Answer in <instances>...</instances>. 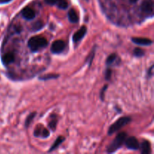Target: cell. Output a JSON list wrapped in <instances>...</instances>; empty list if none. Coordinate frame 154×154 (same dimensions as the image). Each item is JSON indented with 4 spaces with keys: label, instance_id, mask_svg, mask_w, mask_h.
Segmentation results:
<instances>
[{
    "label": "cell",
    "instance_id": "6da1fadb",
    "mask_svg": "<svg viewBox=\"0 0 154 154\" xmlns=\"http://www.w3.org/2000/svg\"><path fill=\"white\" fill-rule=\"evenodd\" d=\"M48 42L45 38L42 36H34L32 37L28 42V47L32 52H36L39 50L48 46Z\"/></svg>",
    "mask_w": 154,
    "mask_h": 154
},
{
    "label": "cell",
    "instance_id": "7a4b0ae2",
    "mask_svg": "<svg viewBox=\"0 0 154 154\" xmlns=\"http://www.w3.org/2000/svg\"><path fill=\"white\" fill-rule=\"evenodd\" d=\"M126 138V132H120V133H119L118 135H117V137L114 138V141L111 142V144L108 147V150H107L108 153H114L116 150H118V149L123 144Z\"/></svg>",
    "mask_w": 154,
    "mask_h": 154
},
{
    "label": "cell",
    "instance_id": "3957f363",
    "mask_svg": "<svg viewBox=\"0 0 154 154\" xmlns=\"http://www.w3.org/2000/svg\"><path fill=\"white\" fill-rule=\"evenodd\" d=\"M131 121V117H120L119 120H117V121L114 123H113L111 126H110L109 129H108V135H112L114 132H116L117 131L120 130L121 128H123V126H126L129 122Z\"/></svg>",
    "mask_w": 154,
    "mask_h": 154
},
{
    "label": "cell",
    "instance_id": "277c9868",
    "mask_svg": "<svg viewBox=\"0 0 154 154\" xmlns=\"http://www.w3.org/2000/svg\"><path fill=\"white\" fill-rule=\"evenodd\" d=\"M65 47H66V44L63 41H55L51 45V51L53 54H60L65 49Z\"/></svg>",
    "mask_w": 154,
    "mask_h": 154
},
{
    "label": "cell",
    "instance_id": "5b68a950",
    "mask_svg": "<svg viewBox=\"0 0 154 154\" xmlns=\"http://www.w3.org/2000/svg\"><path fill=\"white\" fill-rule=\"evenodd\" d=\"M141 11L147 14L153 15V2L152 0H144L141 6Z\"/></svg>",
    "mask_w": 154,
    "mask_h": 154
},
{
    "label": "cell",
    "instance_id": "8992f818",
    "mask_svg": "<svg viewBox=\"0 0 154 154\" xmlns=\"http://www.w3.org/2000/svg\"><path fill=\"white\" fill-rule=\"evenodd\" d=\"M126 146L130 150H136L139 149V143L135 137H130L128 138L126 141Z\"/></svg>",
    "mask_w": 154,
    "mask_h": 154
},
{
    "label": "cell",
    "instance_id": "52a82bcc",
    "mask_svg": "<svg viewBox=\"0 0 154 154\" xmlns=\"http://www.w3.org/2000/svg\"><path fill=\"white\" fill-rule=\"evenodd\" d=\"M22 16L27 20H31L34 19L35 17V12L29 7L24 8L22 11Z\"/></svg>",
    "mask_w": 154,
    "mask_h": 154
},
{
    "label": "cell",
    "instance_id": "ba28073f",
    "mask_svg": "<svg viewBox=\"0 0 154 154\" xmlns=\"http://www.w3.org/2000/svg\"><path fill=\"white\" fill-rule=\"evenodd\" d=\"M87 27H86L85 26H83L81 27L78 31H77L74 34L73 38H72L74 42H79V41H81V39L85 36L86 33H87Z\"/></svg>",
    "mask_w": 154,
    "mask_h": 154
},
{
    "label": "cell",
    "instance_id": "9c48e42d",
    "mask_svg": "<svg viewBox=\"0 0 154 154\" xmlns=\"http://www.w3.org/2000/svg\"><path fill=\"white\" fill-rule=\"evenodd\" d=\"M132 41L136 45H146V46H149L153 43L150 39L146 38H132Z\"/></svg>",
    "mask_w": 154,
    "mask_h": 154
},
{
    "label": "cell",
    "instance_id": "30bf717a",
    "mask_svg": "<svg viewBox=\"0 0 154 154\" xmlns=\"http://www.w3.org/2000/svg\"><path fill=\"white\" fill-rule=\"evenodd\" d=\"M15 60V57L14 54L13 53H7V54H5L2 57V63L3 64H5V66L7 65L11 64V63H13Z\"/></svg>",
    "mask_w": 154,
    "mask_h": 154
},
{
    "label": "cell",
    "instance_id": "8fae6325",
    "mask_svg": "<svg viewBox=\"0 0 154 154\" xmlns=\"http://www.w3.org/2000/svg\"><path fill=\"white\" fill-rule=\"evenodd\" d=\"M68 17H69V20L71 23H77L79 21V17L78 16V14L76 13L74 9H71L68 13Z\"/></svg>",
    "mask_w": 154,
    "mask_h": 154
},
{
    "label": "cell",
    "instance_id": "7c38bea8",
    "mask_svg": "<svg viewBox=\"0 0 154 154\" xmlns=\"http://www.w3.org/2000/svg\"><path fill=\"white\" fill-rule=\"evenodd\" d=\"M141 152L142 154H149L151 152V146L148 141H144L141 144Z\"/></svg>",
    "mask_w": 154,
    "mask_h": 154
},
{
    "label": "cell",
    "instance_id": "4fadbf2b",
    "mask_svg": "<svg viewBox=\"0 0 154 154\" xmlns=\"http://www.w3.org/2000/svg\"><path fill=\"white\" fill-rule=\"evenodd\" d=\"M34 135L35 137H43V138H48L50 135L49 131L47 129H36V130L35 131Z\"/></svg>",
    "mask_w": 154,
    "mask_h": 154
},
{
    "label": "cell",
    "instance_id": "5bb4252c",
    "mask_svg": "<svg viewBox=\"0 0 154 154\" xmlns=\"http://www.w3.org/2000/svg\"><path fill=\"white\" fill-rule=\"evenodd\" d=\"M64 141H65L64 137H63V136L58 137V138H57V140L55 141V142L54 143V144H53V145L51 146V148H50L49 152H51V151H53V150H56L57 148H58L59 146H60V144H61Z\"/></svg>",
    "mask_w": 154,
    "mask_h": 154
},
{
    "label": "cell",
    "instance_id": "9a60e30c",
    "mask_svg": "<svg viewBox=\"0 0 154 154\" xmlns=\"http://www.w3.org/2000/svg\"><path fill=\"white\" fill-rule=\"evenodd\" d=\"M43 26H44V23L41 20H38L36 21V22H35L32 25L31 29L32 31H34V32L38 31V30L42 29L43 28Z\"/></svg>",
    "mask_w": 154,
    "mask_h": 154
},
{
    "label": "cell",
    "instance_id": "2e32d148",
    "mask_svg": "<svg viewBox=\"0 0 154 154\" xmlns=\"http://www.w3.org/2000/svg\"><path fill=\"white\" fill-rule=\"evenodd\" d=\"M56 5L58 6L59 8L64 9V10L69 7V4H68V2L66 0H58Z\"/></svg>",
    "mask_w": 154,
    "mask_h": 154
},
{
    "label": "cell",
    "instance_id": "e0dca14e",
    "mask_svg": "<svg viewBox=\"0 0 154 154\" xmlns=\"http://www.w3.org/2000/svg\"><path fill=\"white\" fill-rule=\"evenodd\" d=\"M59 76H60V75H55V74H48V75L40 77L39 79L42 80V81H47V80H50V79H56V78H59Z\"/></svg>",
    "mask_w": 154,
    "mask_h": 154
},
{
    "label": "cell",
    "instance_id": "ac0fdd59",
    "mask_svg": "<svg viewBox=\"0 0 154 154\" xmlns=\"http://www.w3.org/2000/svg\"><path fill=\"white\" fill-rule=\"evenodd\" d=\"M35 115H36V113L32 112V113H31V114H30L28 117H27L26 120V121H25L26 127H28V126H29L30 123H31V122L32 121V120L34 119V117H35Z\"/></svg>",
    "mask_w": 154,
    "mask_h": 154
},
{
    "label": "cell",
    "instance_id": "d6986e66",
    "mask_svg": "<svg viewBox=\"0 0 154 154\" xmlns=\"http://www.w3.org/2000/svg\"><path fill=\"white\" fill-rule=\"evenodd\" d=\"M57 117L55 115H53V119L51 120V121L50 122L49 126L53 131H55L56 127H57Z\"/></svg>",
    "mask_w": 154,
    "mask_h": 154
},
{
    "label": "cell",
    "instance_id": "ffe728a7",
    "mask_svg": "<svg viewBox=\"0 0 154 154\" xmlns=\"http://www.w3.org/2000/svg\"><path fill=\"white\" fill-rule=\"evenodd\" d=\"M117 58V54H111V55H110L109 57H108V59H107L106 64L108 65V66H109V65L112 64V63H114V61H115V60Z\"/></svg>",
    "mask_w": 154,
    "mask_h": 154
},
{
    "label": "cell",
    "instance_id": "44dd1931",
    "mask_svg": "<svg viewBox=\"0 0 154 154\" xmlns=\"http://www.w3.org/2000/svg\"><path fill=\"white\" fill-rule=\"evenodd\" d=\"M134 55L137 57H141L144 55V51L139 48H137L134 50Z\"/></svg>",
    "mask_w": 154,
    "mask_h": 154
},
{
    "label": "cell",
    "instance_id": "7402d4cb",
    "mask_svg": "<svg viewBox=\"0 0 154 154\" xmlns=\"http://www.w3.org/2000/svg\"><path fill=\"white\" fill-rule=\"evenodd\" d=\"M111 75H112V71L110 69H108L105 72V79L110 80L111 78Z\"/></svg>",
    "mask_w": 154,
    "mask_h": 154
},
{
    "label": "cell",
    "instance_id": "603a6c76",
    "mask_svg": "<svg viewBox=\"0 0 154 154\" xmlns=\"http://www.w3.org/2000/svg\"><path fill=\"white\" fill-rule=\"evenodd\" d=\"M107 87H108V85L104 86V87L102 89L100 92V98L102 101H104V99H105V92L107 90Z\"/></svg>",
    "mask_w": 154,
    "mask_h": 154
},
{
    "label": "cell",
    "instance_id": "cb8c5ba5",
    "mask_svg": "<svg viewBox=\"0 0 154 154\" xmlns=\"http://www.w3.org/2000/svg\"><path fill=\"white\" fill-rule=\"evenodd\" d=\"M94 56H95V49L93 50V51L91 52V54H90V55L89 56L88 58H87V60H90V66H91L92 64V62H93V58H94Z\"/></svg>",
    "mask_w": 154,
    "mask_h": 154
},
{
    "label": "cell",
    "instance_id": "d4e9b609",
    "mask_svg": "<svg viewBox=\"0 0 154 154\" xmlns=\"http://www.w3.org/2000/svg\"><path fill=\"white\" fill-rule=\"evenodd\" d=\"M57 1L58 0H45V2L50 5H54L57 4Z\"/></svg>",
    "mask_w": 154,
    "mask_h": 154
},
{
    "label": "cell",
    "instance_id": "484cf974",
    "mask_svg": "<svg viewBox=\"0 0 154 154\" xmlns=\"http://www.w3.org/2000/svg\"><path fill=\"white\" fill-rule=\"evenodd\" d=\"M153 66H151V67H150V69H149V70H148V72H149V73H148V76L150 77L152 75V71H153Z\"/></svg>",
    "mask_w": 154,
    "mask_h": 154
},
{
    "label": "cell",
    "instance_id": "4316f807",
    "mask_svg": "<svg viewBox=\"0 0 154 154\" xmlns=\"http://www.w3.org/2000/svg\"><path fill=\"white\" fill-rule=\"evenodd\" d=\"M11 0H0V3H6L10 2Z\"/></svg>",
    "mask_w": 154,
    "mask_h": 154
},
{
    "label": "cell",
    "instance_id": "83f0119b",
    "mask_svg": "<svg viewBox=\"0 0 154 154\" xmlns=\"http://www.w3.org/2000/svg\"><path fill=\"white\" fill-rule=\"evenodd\" d=\"M138 0H129V2H130L132 4H134V3H136L137 2H138Z\"/></svg>",
    "mask_w": 154,
    "mask_h": 154
}]
</instances>
